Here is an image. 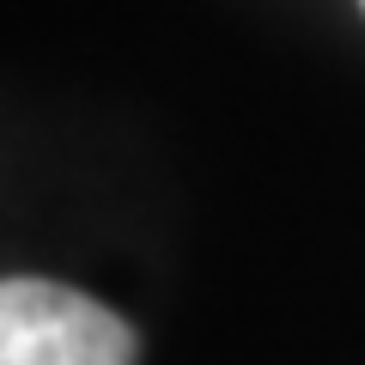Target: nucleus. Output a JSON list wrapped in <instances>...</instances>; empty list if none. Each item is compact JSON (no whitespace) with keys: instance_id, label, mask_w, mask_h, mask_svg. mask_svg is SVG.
Here are the masks:
<instances>
[{"instance_id":"1","label":"nucleus","mask_w":365,"mask_h":365,"mask_svg":"<svg viewBox=\"0 0 365 365\" xmlns=\"http://www.w3.org/2000/svg\"><path fill=\"white\" fill-rule=\"evenodd\" d=\"M134 329L110 304L13 274L0 287V365H134Z\"/></svg>"}]
</instances>
